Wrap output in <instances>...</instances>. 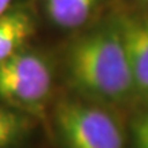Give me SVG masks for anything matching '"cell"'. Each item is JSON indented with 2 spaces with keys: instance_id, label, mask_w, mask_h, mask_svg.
Segmentation results:
<instances>
[{
  "instance_id": "cell-1",
  "label": "cell",
  "mask_w": 148,
  "mask_h": 148,
  "mask_svg": "<svg viewBox=\"0 0 148 148\" xmlns=\"http://www.w3.org/2000/svg\"><path fill=\"white\" fill-rule=\"evenodd\" d=\"M70 85L93 101H118L134 89L119 27H100L78 37L64 56Z\"/></svg>"
},
{
  "instance_id": "cell-2",
  "label": "cell",
  "mask_w": 148,
  "mask_h": 148,
  "mask_svg": "<svg viewBox=\"0 0 148 148\" xmlns=\"http://www.w3.org/2000/svg\"><path fill=\"white\" fill-rule=\"evenodd\" d=\"M53 125L64 148H125L118 122L89 100L59 101L53 111Z\"/></svg>"
},
{
  "instance_id": "cell-3",
  "label": "cell",
  "mask_w": 148,
  "mask_h": 148,
  "mask_svg": "<svg viewBox=\"0 0 148 148\" xmlns=\"http://www.w3.org/2000/svg\"><path fill=\"white\" fill-rule=\"evenodd\" d=\"M52 69L45 56L25 47L0 63V103L37 114L51 95Z\"/></svg>"
},
{
  "instance_id": "cell-4",
  "label": "cell",
  "mask_w": 148,
  "mask_h": 148,
  "mask_svg": "<svg viewBox=\"0 0 148 148\" xmlns=\"http://www.w3.org/2000/svg\"><path fill=\"white\" fill-rule=\"evenodd\" d=\"M118 27L130 66L134 89L148 95V15L126 16L121 19Z\"/></svg>"
},
{
  "instance_id": "cell-5",
  "label": "cell",
  "mask_w": 148,
  "mask_h": 148,
  "mask_svg": "<svg viewBox=\"0 0 148 148\" xmlns=\"http://www.w3.org/2000/svg\"><path fill=\"white\" fill-rule=\"evenodd\" d=\"M34 30V16L23 5L14 4L0 15V63L26 47Z\"/></svg>"
},
{
  "instance_id": "cell-6",
  "label": "cell",
  "mask_w": 148,
  "mask_h": 148,
  "mask_svg": "<svg viewBox=\"0 0 148 148\" xmlns=\"http://www.w3.org/2000/svg\"><path fill=\"white\" fill-rule=\"evenodd\" d=\"M99 0H45V12L62 29H75L89 19Z\"/></svg>"
},
{
  "instance_id": "cell-7",
  "label": "cell",
  "mask_w": 148,
  "mask_h": 148,
  "mask_svg": "<svg viewBox=\"0 0 148 148\" xmlns=\"http://www.w3.org/2000/svg\"><path fill=\"white\" fill-rule=\"evenodd\" d=\"M30 129L27 114L0 103V148H12L21 143Z\"/></svg>"
},
{
  "instance_id": "cell-8",
  "label": "cell",
  "mask_w": 148,
  "mask_h": 148,
  "mask_svg": "<svg viewBox=\"0 0 148 148\" xmlns=\"http://www.w3.org/2000/svg\"><path fill=\"white\" fill-rule=\"evenodd\" d=\"M132 134L134 148H148V111L134 121Z\"/></svg>"
},
{
  "instance_id": "cell-9",
  "label": "cell",
  "mask_w": 148,
  "mask_h": 148,
  "mask_svg": "<svg viewBox=\"0 0 148 148\" xmlns=\"http://www.w3.org/2000/svg\"><path fill=\"white\" fill-rule=\"evenodd\" d=\"M12 5H14V0H0V15H3Z\"/></svg>"
},
{
  "instance_id": "cell-10",
  "label": "cell",
  "mask_w": 148,
  "mask_h": 148,
  "mask_svg": "<svg viewBox=\"0 0 148 148\" xmlns=\"http://www.w3.org/2000/svg\"><path fill=\"white\" fill-rule=\"evenodd\" d=\"M144 1H148V0H144Z\"/></svg>"
}]
</instances>
